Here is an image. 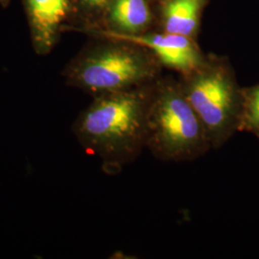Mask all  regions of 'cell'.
I'll return each mask as SVG.
<instances>
[{
  "label": "cell",
  "mask_w": 259,
  "mask_h": 259,
  "mask_svg": "<svg viewBox=\"0 0 259 259\" xmlns=\"http://www.w3.org/2000/svg\"><path fill=\"white\" fill-rule=\"evenodd\" d=\"M154 83L96 96L75 119L72 132L78 142L99 157L107 174L120 173L146 149Z\"/></svg>",
  "instance_id": "6da1fadb"
},
{
  "label": "cell",
  "mask_w": 259,
  "mask_h": 259,
  "mask_svg": "<svg viewBox=\"0 0 259 259\" xmlns=\"http://www.w3.org/2000/svg\"><path fill=\"white\" fill-rule=\"evenodd\" d=\"M37 49L48 51L55 41L57 28L65 19L67 0H28Z\"/></svg>",
  "instance_id": "8992f818"
},
{
  "label": "cell",
  "mask_w": 259,
  "mask_h": 259,
  "mask_svg": "<svg viewBox=\"0 0 259 259\" xmlns=\"http://www.w3.org/2000/svg\"><path fill=\"white\" fill-rule=\"evenodd\" d=\"M204 0H167L163 6L164 30L193 38Z\"/></svg>",
  "instance_id": "52a82bcc"
},
{
  "label": "cell",
  "mask_w": 259,
  "mask_h": 259,
  "mask_svg": "<svg viewBox=\"0 0 259 259\" xmlns=\"http://www.w3.org/2000/svg\"><path fill=\"white\" fill-rule=\"evenodd\" d=\"M110 18L122 34H140L148 26L151 13L146 0H113Z\"/></svg>",
  "instance_id": "ba28073f"
},
{
  "label": "cell",
  "mask_w": 259,
  "mask_h": 259,
  "mask_svg": "<svg viewBox=\"0 0 259 259\" xmlns=\"http://www.w3.org/2000/svg\"><path fill=\"white\" fill-rule=\"evenodd\" d=\"M183 91L202 121L213 150L221 148L239 129L242 94L232 70L219 60H207L184 75Z\"/></svg>",
  "instance_id": "277c9868"
},
{
  "label": "cell",
  "mask_w": 259,
  "mask_h": 259,
  "mask_svg": "<svg viewBox=\"0 0 259 259\" xmlns=\"http://www.w3.org/2000/svg\"><path fill=\"white\" fill-rule=\"evenodd\" d=\"M111 0H83V3L93 8H100L108 4Z\"/></svg>",
  "instance_id": "30bf717a"
},
{
  "label": "cell",
  "mask_w": 259,
  "mask_h": 259,
  "mask_svg": "<svg viewBox=\"0 0 259 259\" xmlns=\"http://www.w3.org/2000/svg\"><path fill=\"white\" fill-rule=\"evenodd\" d=\"M240 121L238 131L250 132L259 137V84L241 90Z\"/></svg>",
  "instance_id": "9c48e42d"
},
{
  "label": "cell",
  "mask_w": 259,
  "mask_h": 259,
  "mask_svg": "<svg viewBox=\"0 0 259 259\" xmlns=\"http://www.w3.org/2000/svg\"><path fill=\"white\" fill-rule=\"evenodd\" d=\"M81 56L67 71L69 83L93 97L154 83L160 64L148 49L124 40Z\"/></svg>",
  "instance_id": "3957f363"
},
{
  "label": "cell",
  "mask_w": 259,
  "mask_h": 259,
  "mask_svg": "<svg viewBox=\"0 0 259 259\" xmlns=\"http://www.w3.org/2000/svg\"><path fill=\"white\" fill-rule=\"evenodd\" d=\"M146 149L166 162L192 161L212 149L180 82L156 80L147 114Z\"/></svg>",
  "instance_id": "7a4b0ae2"
},
{
  "label": "cell",
  "mask_w": 259,
  "mask_h": 259,
  "mask_svg": "<svg viewBox=\"0 0 259 259\" xmlns=\"http://www.w3.org/2000/svg\"><path fill=\"white\" fill-rule=\"evenodd\" d=\"M108 36L148 49L160 65L176 70L182 76L194 71L205 60L193 38L179 34L168 32L162 34L110 33Z\"/></svg>",
  "instance_id": "5b68a950"
}]
</instances>
